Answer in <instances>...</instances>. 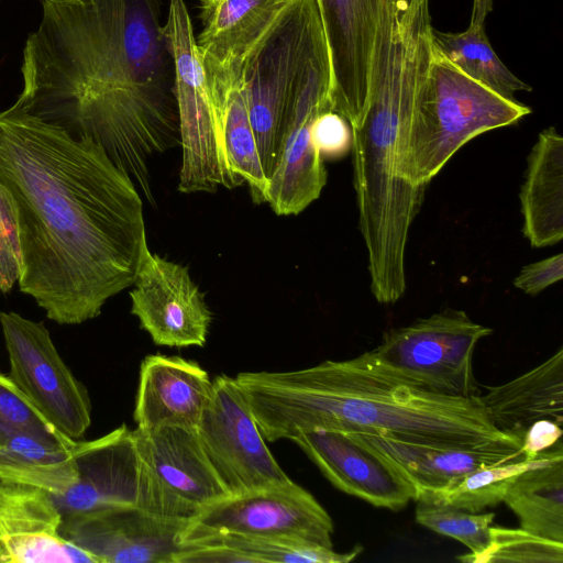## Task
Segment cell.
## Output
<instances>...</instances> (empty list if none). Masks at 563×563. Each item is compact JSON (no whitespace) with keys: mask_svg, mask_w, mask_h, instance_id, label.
Returning <instances> with one entry per match:
<instances>
[{"mask_svg":"<svg viewBox=\"0 0 563 563\" xmlns=\"http://www.w3.org/2000/svg\"><path fill=\"white\" fill-rule=\"evenodd\" d=\"M280 0H220L201 15L198 44H220L245 33L263 20Z\"/></svg>","mask_w":563,"mask_h":563,"instance_id":"30","label":"cell"},{"mask_svg":"<svg viewBox=\"0 0 563 563\" xmlns=\"http://www.w3.org/2000/svg\"><path fill=\"white\" fill-rule=\"evenodd\" d=\"M234 378L268 442L335 430L432 445H521L494 426L478 396L433 391L383 363L373 351L302 369L243 372Z\"/></svg>","mask_w":563,"mask_h":563,"instance_id":"3","label":"cell"},{"mask_svg":"<svg viewBox=\"0 0 563 563\" xmlns=\"http://www.w3.org/2000/svg\"><path fill=\"white\" fill-rule=\"evenodd\" d=\"M212 393L208 372L181 356L154 354L140 366L133 412L136 428H196Z\"/></svg>","mask_w":563,"mask_h":563,"instance_id":"20","label":"cell"},{"mask_svg":"<svg viewBox=\"0 0 563 563\" xmlns=\"http://www.w3.org/2000/svg\"><path fill=\"white\" fill-rule=\"evenodd\" d=\"M71 452L77 483L65 495L53 496L62 516L142 506L145 475L133 430L122 424L96 440H75Z\"/></svg>","mask_w":563,"mask_h":563,"instance_id":"16","label":"cell"},{"mask_svg":"<svg viewBox=\"0 0 563 563\" xmlns=\"http://www.w3.org/2000/svg\"><path fill=\"white\" fill-rule=\"evenodd\" d=\"M330 51L334 110L354 125L372 77L385 0H318Z\"/></svg>","mask_w":563,"mask_h":563,"instance_id":"15","label":"cell"},{"mask_svg":"<svg viewBox=\"0 0 563 563\" xmlns=\"http://www.w3.org/2000/svg\"><path fill=\"white\" fill-rule=\"evenodd\" d=\"M190 521L115 507L64 515L60 533L98 563H173Z\"/></svg>","mask_w":563,"mask_h":563,"instance_id":"14","label":"cell"},{"mask_svg":"<svg viewBox=\"0 0 563 563\" xmlns=\"http://www.w3.org/2000/svg\"><path fill=\"white\" fill-rule=\"evenodd\" d=\"M531 109L463 73L434 44L398 156L399 175L427 187L470 140L518 122Z\"/></svg>","mask_w":563,"mask_h":563,"instance_id":"5","label":"cell"},{"mask_svg":"<svg viewBox=\"0 0 563 563\" xmlns=\"http://www.w3.org/2000/svg\"><path fill=\"white\" fill-rule=\"evenodd\" d=\"M0 183L18 214L20 290L48 319H93L133 285L146 241L143 201L101 146L11 107L0 112Z\"/></svg>","mask_w":563,"mask_h":563,"instance_id":"1","label":"cell"},{"mask_svg":"<svg viewBox=\"0 0 563 563\" xmlns=\"http://www.w3.org/2000/svg\"><path fill=\"white\" fill-rule=\"evenodd\" d=\"M164 34L175 65V96L183 161L178 189L185 194L233 189L242 183L231 170L222 126L184 0H169Z\"/></svg>","mask_w":563,"mask_h":563,"instance_id":"6","label":"cell"},{"mask_svg":"<svg viewBox=\"0 0 563 563\" xmlns=\"http://www.w3.org/2000/svg\"><path fill=\"white\" fill-rule=\"evenodd\" d=\"M312 136L323 159L340 158L352 151V128L347 120L334 110L324 111L316 119Z\"/></svg>","mask_w":563,"mask_h":563,"instance_id":"33","label":"cell"},{"mask_svg":"<svg viewBox=\"0 0 563 563\" xmlns=\"http://www.w3.org/2000/svg\"><path fill=\"white\" fill-rule=\"evenodd\" d=\"M22 251L15 203L11 192L0 183V290L9 292L19 280Z\"/></svg>","mask_w":563,"mask_h":563,"instance_id":"32","label":"cell"},{"mask_svg":"<svg viewBox=\"0 0 563 563\" xmlns=\"http://www.w3.org/2000/svg\"><path fill=\"white\" fill-rule=\"evenodd\" d=\"M429 3L400 1L363 114L351 126L358 227L367 250L371 290L380 303H394L405 294L408 234L427 188L399 175L398 156L429 69L433 32Z\"/></svg>","mask_w":563,"mask_h":563,"instance_id":"4","label":"cell"},{"mask_svg":"<svg viewBox=\"0 0 563 563\" xmlns=\"http://www.w3.org/2000/svg\"><path fill=\"white\" fill-rule=\"evenodd\" d=\"M503 501L520 527L541 538L563 542V444L560 439L541 461L517 475Z\"/></svg>","mask_w":563,"mask_h":563,"instance_id":"25","label":"cell"},{"mask_svg":"<svg viewBox=\"0 0 563 563\" xmlns=\"http://www.w3.org/2000/svg\"><path fill=\"white\" fill-rule=\"evenodd\" d=\"M198 47L210 97L222 126L230 168L249 185L253 201L265 203L268 178L251 125L238 60L229 49L211 45Z\"/></svg>","mask_w":563,"mask_h":563,"instance_id":"19","label":"cell"},{"mask_svg":"<svg viewBox=\"0 0 563 563\" xmlns=\"http://www.w3.org/2000/svg\"><path fill=\"white\" fill-rule=\"evenodd\" d=\"M493 10V0H473L470 24L482 25L487 14Z\"/></svg>","mask_w":563,"mask_h":563,"instance_id":"36","label":"cell"},{"mask_svg":"<svg viewBox=\"0 0 563 563\" xmlns=\"http://www.w3.org/2000/svg\"><path fill=\"white\" fill-rule=\"evenodd\" d=\"M562 426L552 419H539L531 423L521 440L520 451L525 460H533L553 446L562 437Z\"/></svg>","mask_w":563,"mask_h":563,"instance_id":"35","label":"cell"},{"mask_svg":"<svg viewBox=\"0 0 563 563\" xmlns=\"http://www.w3.org/2000/svg\"><path fill=\"white\" fill-rule=\"evenodd\" d=\"M9 377L37 412L64 435L79 440L91 423L86 387L60 357L42 322L0 312Z\"/></svg>","mask_w":563,"mask_h":563,"instance_id":"9","label":"cell"},{"mask_svg":"<svg viewBox=\"0 0 563 563\" xmlns=\"http://www.w3.org/2000/svg\"><path fill=\"white\" fill-rule=\"evenodd\" d=\"M333 521L303 487L286 483L230 495L205 507L180 537V544L214 533L290 539L333 548Z\"/></svg>","mask_w":563,"mask_h":563,"instance_id":"10","label":"cell"},{"mask_svg":"<svg viewBox=\"0 0 563 563\" xmlns=\"http://www.w3.org/2000/svg\"><path fill=\"white\" fill-rule=\"evenodd\" d=\"M492 332L463 310L445 309L390 329L372 351L386 365L433 391L473 397L478 396L475 347Z\"/></svg>","mask_w":563,"mask_h":563,"instance_id":"7","label":"cell"},{"mask_svg":"<svg viewBox=\"0 0 563 563\" xmlns=\"http://www.w3.org/2000/svg\"><path fill=\"white\" fill-rule=\"evenodd\" d=\"M457 560L470 563H562L563 542L541 538L522 528L490 527L488 547L477 554L460 555Z\"/></svg>","mask_w":563,"mask_h":563,"instance_id":"29","label":"cell"},{"mask_svg":"<svg viewBox=\"0 0 563 563\" xmlns=\"http://www.w3.org/2000/svg\"><path fill=\"white\" fill-rule=\"evenodd\" d=\"M75 440L32 432L15 433L0 442V482L65 495L78 479L71 452Z\"/></svg>","mask_w":563,"mask_h":563,"instance_id":"24","label":"cell"},{"mask_svg":"<svg viewBox=\"0 0 563 563\" xmlns=\"http://www.w3.org/2000/svg\"><path fill=\"white\" fill-rule=\"evenodd\" d=\"M154 509L190 521L231 494L212 467L196 428L164 426L133 430Z\"/></svg>","mask_w":563,"mask_h":563,"instance_id":"12","label":"cell"},{"mask_svg":"<svg viewBox=\"0 0 563 563\" xmlns=\"http://www.w3.org/2000/svg\"><path fill=\"white\" fill-rule=\"evenodd\" d=\"M291 441L347 495L393 511L417 499L416 486L398 468L349 432L312 430Z\"/></svg>","mask_w":563,"mask_h":563,"instance_id":"17","label":"cell"},{"mask_svg":"<svg viewBox=\"0 0 563 563\" xmlns=\"http://www.w3.org/2000/svg\"><path fill=\"white\" fill-rule=\"evenodd\" d=\"M494 426L520 441L539 419L563 422V349L540 365L478 395Z\"/></svg>","mask_w":563,"mask_h":563,"instance_id":"22","label":"cell"},{"mask_svg":"<svg viewBox=\"0 0 563 563\" xmlns=\"http://www.w3.org/2000/svg\"><path fill=\"white\" fill-rule=\"evenodd\" d=\"M5 562L8 563L7 556L0 547V563H5Z\"/></svg>","mask_w":563,"mask_h":563,"instance_id":"38","label":"cell"},{"mask_svg":"<svg viewBox=\"0 0 563 563\" xmlns=\"http://www.w3.org/2000/svg\"><path fill=\"white\" fill-rule=\"evenodd\" d=\"M62 520L47 492L0 482V547L8 563H98L62 536Z\"/></svg>","mask_w":563,"mask_h":563,"instance_id":"18","label":"cell"},{"mask_svg":"<svg viewBox=\"0 0 563 563\" xmlns=\"http://www.w3.org/2000/svg\"><path fill=\"white\" fill-rule=\"evenodd\" d=\"M202 448L231 495L288 482L262 435L235 378L219 375L196 427Z\"/></svg>","mask_w":563,"mask_h":563,"instance_id":"11","label":"cell"},{"mask_svg":"<svg viewBox=\"0 0 563 563\" xmlns=\"http://www.w3.org/2000/svg\"><path fill=\"white\" fill-rule=\"evenodd\" d=\"M432 38L439 49L463 73L507 99L531 87L516 77L499 59L485 32L484 24H470L459 33L433 29Z\"/></svg>","mask_w":563,"mask_h":563,"instance_id":"26","label":"cell"},{"mask_svg":"<svg viewBox=\"0 0 563 563\" xmlns=\"http://www.w3.org/2000/svg\"><path fill=\"white\" fill-rule=\"evenodd\" d=\"M563 277V254L559 253L525 266L514 285L525 294L536 296Z\"/></svg>","mask_w":563,"mask_h":563,"instance_id":"34","label":"cell"},{"mask_svg":"<svg viewBox=\"0 0 563 563\" xmlns=\"http://www.w3.org/2000/svg\"><path fill=\"white\" fill-rule=\"evenodd\" d=\"M132 286L131 313L156 345L206 344L212 312L187 267L152 253L145 241Z\"/></svg>","mask_w":563,"mask_h":563,"instance_id":"13","label":"cell"},{"mask_svg":"<svg viewBox=\"0 0 563 563\" xmlns=\"http://www.w3.org/2000/svg\"><path fill=\"white\" fill-rule=\"evenodd\" d=\"M220 0H199L201 5V15L209 12Z\"/></svg>","mask_w":563,"mask_h":563,"instance_id":"37","label":"cell"},{"mask_svg":"<svg viewBox=\"0 0 563 563\" xmlns=\"http://www.w3.org/2000/svg\"><path fill=\"white\" fill-rule=\"evenodd\" d=\"M349 433L398 468L418 493L442 488L453 479L484 467L523 459L520 446L514 444L448 446L374 432Z\"/></svg>","mask_w":563,"mask_h":563,"instance_id":"21","label":"cell"},{"mask_svg":"<svg viewBox=\"0 0 563 563\" xmlns=\"http://www.w3.org/2000/svg\"><path fill=\"white\" fill-rule=\"evenodd\" d=\"M14 109L90 139L154 202L150 163L179 139L159 0H42Z\"/></svg>","mask_w":563,"mask_h":563,"instance_id":"2","label":"cell"},{"mask_svg":"<svg viewBox=\"0 0 563 563\" xmlns=\"http://www.w3.org/2000/svg\"><path fill=\"white\" fill-rule=\"evenodd\" d=\"M544 451L533 460H514L484 467L453 479L444 487L421 490L418 499L449 504L470 512H479L503 501L514 478L538 464Z\"/></svg>","mask_w":563,"mask_h":563,"instance_id":"27","label":"cell"},{"mask_svg":"<svg viewBox=\"0 0 563 563\" xmlns=\"http://www.w3.org/2000/svg\"><path fill=\"white\" fill-rule=\"evenodd\" d=\"M20 432L47 437H66L49 424L0 371V442Z\"/></svg>","mask_w":563,"mask_h":563,"instance_id":"31","label":"cell"},{"mask_svg":"<svg viewBox=\"0 0 563 563\" xmlns=\"http://www.w3.org/2000/svg\"><path fill=\"white\" fill-rule=\"evenodd\" d=\"M416 501L415 517L419 525L460 541L472 554L488 547L494 512H470L449 504L426 499Z\"/></svg>","mask_w":563,"mask_h":563,"instance_id":"28","label":"cell"},{"mask_svg":"<svg viewBox=\"0 0 563 563\" xmlns=\"http://www.w3.org/2000/svg\"><path fill=\"white\" fill-rule=\"evenodd\" d=\"M328 110H334V104L325 38L316 48L302 75L268 178L265 203L278 216L300 213L319 198L325 186L327 170L314 145L312 128L316 119Z\"/></svg>","mask_w":563,"mask_h":563,"instance_id":"8","label":"cell"},{"mask_svg":"<svg viewBox=\"0 0 563 563\" xmlns=\"http://www.w3.org/2000/svg\"><path fill=\"white\" fill-rule=\"evenodd\" d=\"M523 234L533 247L563 238V137L555 128L540 132L519 195Z\"/></svg>","mask_w":563,"mask_h":563,"instance_id":"23","label":"cell"}]
</instances>
